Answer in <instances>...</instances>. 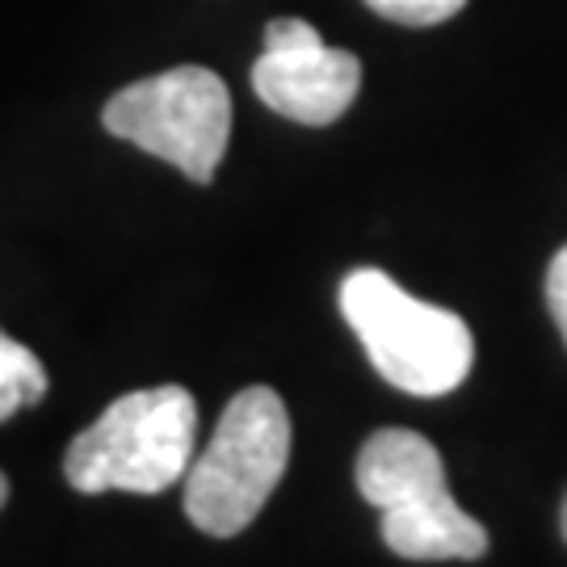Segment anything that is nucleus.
<instances>
[{"label":"nucleus","mask_w":567,"mask_h":567,"mask_svg":"<svg viewBox=\"0 0 567 567\" xmlns=\"http://www.w3.org/2000/svg\"><path fill=\"white\" fill-rule=\"evenodd\" d=\"M341 311L374 370L408 395H450L471 374L475 341L463 316L412 299L383 269H353L341 282Z\"/></svg>","instance_id":"obj_2"},{"label":"nucleus","mask_w":567,"mask_h":567,"mask_svg":"<svg viewBox=\"0 0 567 567\" xmlns=\"http://www.w3.org/2000/svg\"><path fill=\"white\" fill-rule=\"evenodd\" d=\"M198 442V404L177 383L131 391L72 437L63 475L76 492H135L152 496L185 484Z\"/></svg>","instance_id":"obj_1"},{"label":"nucleus","mask_w":567,"mask_h":567,"mask_svg":"<svg viewBox=\"0 0 567 567\" xmlns=\"http://www.w3.org/2000/svg\"><path fill=\"white\" fill-rule=\"evenodd\" d=\"M4 501H9V480H4V471H0V508H4Z\"/></svg>","instance_id":"obj_11"},{"label":"nucleus","mask_w":567,"mask_h":567,"mask_svg":"<svg viewBox=\"0 0 567 567\" xmlns=\"http://www.w3.org/2000/svg\"><path fill=\"white\" fill-rule=\"evenodd\" d=\"M374 13H383L395 25H412V30H425V25H442L454 13H463L466 0H365Z\"/></svg>","instance_id":"obj_9"},{"label":"nucleus","mask_w":567,"mask_h":567,"mask_svg":"<svg viewBox=\"0 0 567 567\" xmlns=\"http://www.w3.org/2000/svg\"><path fill=\"white\" fill-rule=\"evenodd\" d=\"M547 303H550V316H555V324L564 332V344H567V244L550 257V269H547Z\"/></svg>","instance_id":"obj_10"},{"label":"nucleus","mask_w":567,"mask_h":567,"mask_svg":"<svg viewBox=\"0 0 567 567\" xmlns=\"http://www.w3.org/2000/svg\"><path fill=\"white\" fill-rule=\"evenodd\" d=\"M252 89L274 114L303 126H328L353 105L362 89V60L328 47L303 18H274L265 51L252 63Z\"/></svg>","instance_id":"obj_5"},{"label":"nucleus","mask_w":567,"mask_h":567,"mask_svg":"<svg viewBox=\"0 0 567 567\" xmlns=\"http://www.w3.org/2000/svg\"><path fill=\"white\" fill-rule=\"evenodd\" d=\"M102 126L114 140L135 143L182 168L189 182L206 185L227 156L231 93L210 68L182 63L118 89L105 102Z\"/></svg>","instance_id":"obj_4"},{"label":"nucleus","mask_w":567,"mask_h":567,"mask_svg":"<svg viewBox=\"0 0 567 567\" xmlns=\"http://www.w3.org/2000/svg\"><path fill=\"white\" fill-rule=\"evenodd\" d=\"M358 492L379 513L450 492L442 454L412 429H379L358 454Z\"/></svg>","instance_id":"obj_6"},{"label":"nucleus","mask_w":567,"mask_h":567,"mask_svg":"<svg viewBox=\"0 0 567 567\" xmlns=\"http://www.w3.org/2000/svg\"><path fill=\"white\" fill-rule=\"evenodd\" d=\"M564 534H567V501H564Z\"/></svg>","instance_id":"obj_12"},{"label":"nucleus","mask_w":567,"mask_h":567,"mask_svg":"<svg viewBox=\"0 0 567 567\" xmlns=\"http://www.w3.org/2000/svg\"><path fill=\"white\" fill-rule=\"evenodd\" d=\"M42 395H47L42 362L9 332H0V421H9L21 408L39 404Z\"/></svg>","instance_id":"obj_8"},{"label":"nucleus","mask_w":567,"mask_h":567,"mask_svg":"<svg viewBox=\"0 0 567 567\" xmlns=\"http://www.w3.org/2000/svg\"><path fill=\"white\" fill-rule=\"evenodd\" d=\"M290 463V416L274 386H244L215 437L185 471V513L210 538H236L257 522Z\"/></svg>","instance_id":"obj_3"},{"label":"nucleus","mask_w":567,"mask_h":567,"mask_svg":"<svg viewBox=\"0 0 567 567\" xmlns=\"http://www.w3.org/2000/svg\"><path fill=\"white\" fill-rule=\"evenodd\" d=\"M383 543L400 559L437 564V559H484L487 529L466 513L450 492L383 513Z\"/></svg>","instance_id":"obj_7"}]
</instances>
